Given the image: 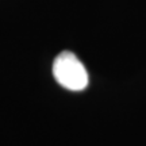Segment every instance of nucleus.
Returning a JSON list of instances; mask_svg holds the SVG:
<instances>
[{
	"label": "nucleus",
	"instance_id": "obj_1",
	"mask_svg": "<svg viewBox=\"0 0 146 146\" xmlns=\"http://www.w3.org/2000/svg\"><path fill=\"white\" fill-rule=\"evenodd\" d=\"M53 76L57 83L69 91H83L88 87V72L73 53H60L53 62Z\"/></svg>",
	"mask_w": 146,
	"mask_h": 146
}]
</instances>
